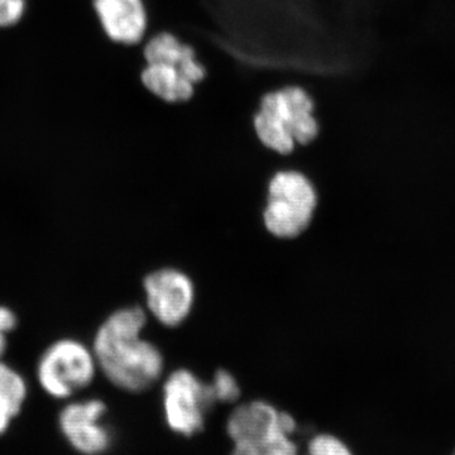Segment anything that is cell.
<instances>
[{"label": "cell", "mask_w": 455, "mask_h": 455, "mask_svg": "<svg viewBox=\"0 0 455 455\" xmlns=\"http://www.w3.org/2000/svg\"><path fill=\"white\" fill-rule=\"evenodd\" d=\"M146 325L145 310L123 307L101 323L92 340L99 373L128 394L148 390L163 376V353L142 337Z\"/></svg>", "instance_id": "cell-1"}, {"label": "cell", "mask_w": 455, "mask_h": 455, "mask_svg": "<svg viewBox=\"0 0 455 455\" xmlns=\"http://www.w3.org/2000/svg\"><path fill=\"white\" fill-rule=\"evenodd\" d=\"M252 127L260 145L281 156L291 155L296 147L311 145L322 133L315 98L300 83L263 92Z\"/></svg>", "instance_id": "cell-2"}, {"label": "cell", "mask_w": 455, "mask_h": 455, "mask_svg": "<svg viewBox=\"0 0 455 455\" xmlns=\"http://www.w3.org/2000/svg\"><path fill=\"white\" fill-rule=\"evenodd\" d=\"M99 367L94 350L82 340L64 338L42 352L35 368V382L44 396L61 403L92 387Z\"/></svg>", "instance_id": "cell-3"}, {"label": "cell", "mask_w": 455, "mask_h": 455, "mask_svg": "<svg viewBox=\"0 0 455 455\" xmlns=\"http://www.w3.org/2000/svg\"><path fill=\"white\" fill-rule=\"evenodd\" d=\"M316 205L315 187L305 173L296 170L278 171L268 184L263 221L272 235L296 238L310 226Z\"/></svg>", "instance_id": "cell-4"}, {"label": "cell", "mask_w": 455, "mask_h": 455, "mask_svg": "<svg viewBox=\"0 0 455 455\" xmlns=\"http://www.w3.org/2000/svg\"><path fill=\"white\" fill-rule=\"evenodd\" d=\"M107 416L108 406L101 398L83 395L61 403L56 429L75 454L106 455L114 445V433Z\"/></svg>", "instance_id": "cell-5"}, {"label": "cell", "mask_w": 455, "mask_h": 455, "mask_svg": "<svg viewBox=\"0 0 455 455\" xmlns=\"http://www.w3.org/2000/svg\"><path fill=\"white\" fill-rule=\"evenodd\" d=\"M215 400L211 386L188 370L171 373L164 386V406L170 429L185 436L203 430L205 411Z\"/></svg>", "instance_id": "cell-6"}, {"label": "cell", "mask_w": 455, "mask_h": 455, "mask_svg": "<svg viewBox=\"0 0 455 455\" xmlns=\"http://www.w3.org/2000/svg\"><path fill=\"white\" fill-rule=\"evenodd\" d=\"M147 307L161 324L178 326L190 315L196 299L193 281L184 272L164 268L152 272L143 283Z\"/></svg>", "instance_id": "cell-7"}, {"label": "cell", "mask_w": 455, "mask_h": 455, "mask_svg": "<svg viewBox=\"0 0 455 455\" xmlns=\"http://www.w3.org/2000/svg\"><path fill=\"white\" fill-rule=\"evenodd\" d=\"M108 38L123 46H137L149 32L145 0H92Z\"/></svg>", "instance_id": "cell-8"}, {"label": "cell", "mask_w": 455, "mask_h": 455, "mask_svg": "<svg viewBox=\"0 0 455 455\" xmlns=\"http://www.w3.org/2000/svg\"><path fill=\"white\" fill-rule=\"evenodd\" d=\"M295 429L296 423L291 415L278 411L276 407L265 401H253L236 407L227 423L228 435L235 444L277 431L292 435Z\"/></svg>", "instance_id": "cell-9"}, {"label": "cell", "mask_w": 455, "mask_h": 455, "mask_svg": "<svg viewBox=\"0 0 455 455\" xmlns=\"http://www.w3.org/2000/svg\"><path fill=\"white\" fill-rule=\"evenodd\" d=\"M145 64L166 62L176 66L194 85H199L208 76V68L203 64L193 44L169 29L151 33L143 44Z\"/></svg>", "instance_id": "cell-10"}, {"label": "cell", "mask_w": 455, "mask_h": 455, "mask_svg": "<svg viewBox=\"0 0 455 455\" xmlns=\"http://www.w3.org/2000/svg\"><path fill=\"white\" fill-rule=\"evenodd\" d=\"M140 80L149 94L166 104L188 103L196 92V85L180 68L166 62L145 64Z\"/></svg>", "instance_id": "cell-11"}, {"label": "cell", "mask_w": 455, "mask_h": 455, "mask_svg": "<svg viewBox=\"0 0 455 455\" xmlns=\"http://www.w3.org/2000/svg\"><path fill=\"white\" fill-rule=\"evenodd\" d=\"M31 386L18 368L0 361V438L13 429L25 411Z\"/></svg>", "instance_id": "cell-12"}, {"label": "cell", "mask_w": 455, "mask_h": 455, "mask_svg": "<svg viewBox=\"0 0 455 455\" xmlns=\"http://www.w3.org/2000/svg\"><path fill=\"white\" fill-rule=\"evenodd\" d=\"M232 455H298L291 435L277 431L269 435L235 443Z\"/></svg>", "instance_id": "cell-13"}, {"label": "cell", "mask_w": 455, "mask_h": 455, "mask_svg": "<svg viewBox=\"0 0 455 455\" xmlns=\"http://www.w3.org/2000/svg\"><path fill=\"white\" fill-rule=\"evenodd\" d=\"M209 386H211L215 403H218V401L220 403H235L241 395L238 382H236L235 376L228 371H218Z\"/></svg>", "instance_id": "cell-14"}, {"label": "cell", "mask_w": 455, "mask_h": 455, "mask_svg": "<svg viewBox=\"0 0 455 455\" xmlns=\"http://www.w3.org/2000/svg\"><path fill=\"white\" fill-rule=\"evenodd\" d=\"M307 455H355L348 445L331 434H320L309 443Z\"/></svg>", "instance_id": "cell-15"}, {"label": "cell", "mask_w": 455, "mask_h": 455, "mask_svg": "<svg viewBox=\"0 0 455 455\" xmlns=\"http://www.w3.org/2000/svg\"><path fill=\"white\" fill-rule=\"evenodd\" d=\"M26 0H0V27L20 22L25 14Z\"/></svg>", "instance_id": "cell-16"}, {"label": "cell", "mask_w": 455, "mask_h": 455, "mask_svg": "<svg viewBox=\"0 0 455 455\" xmlns=\"http://www.w3.org/2000/svg\"><path fill=\"white\" fill-rule=\"evenodd\" d=\"M18 319L13 310L7 307H0V331L9 334L16 329Z\"/></svg>", "instance_id": "cell-17"}, {"label": "cell", "mask_w": 455, "mask_h": 455, "mask_svg": "<svg viewBox=\"0 0 455 455\" xmlns=\"http://www.w3.org/2000/svg\"><path fill=\"white\" fill-rule=\"evenodd\" d=\"M8 334L2 333L0 331V361L4 358L5 353H7L8 349Z\"/></svg>", "instance_id": "cell-18"}, {"label": "cell", "mask_w": 455, "mask_h": 455, "mask_svg": "<svg viewBox=\"0 0 455 455\" xmlns=\"http://www.w3.org/2000/svg\"><path fill=\"white\" fill-rule=\"evenodd\" d=\"M449 455H455V448L453 449V451H451V453Z\"/></svg>", "instance_id": "cell-19"}]
</instances>
